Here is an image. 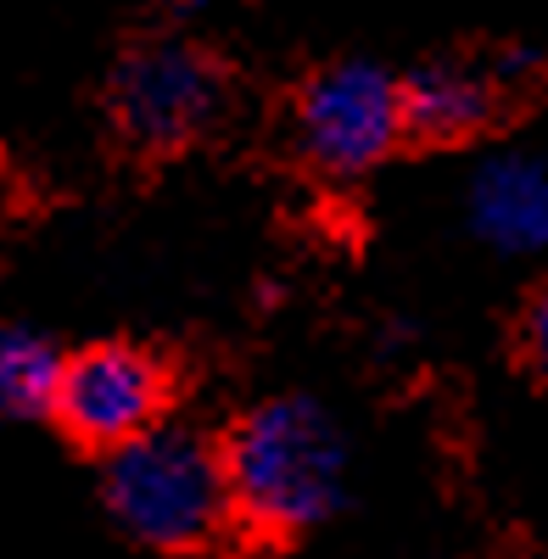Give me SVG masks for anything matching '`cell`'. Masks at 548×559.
<instances>
[{"mask_svg": "<svg viewBox=\"0 0 548 559\" xmlns=\"http://www.w3.org/2000/svg\"><path fill=\"white\" fill-rule=\"evenodd\" d=\"M224 476L236 521L297 537L347 503V437L313 397H269L224 437Z\"/></svg>", "mask_w": 548, "mask_h": 559, "instance_id": "1", "label": "cell"}, {"mask_svg": "<svg viewBox=\"0 0 548 559\" xmlns=\"http://www.w3.org/2000/svg\"><path fill=\"white\" fill-rule=\"evenodd\" d=\"M107 509L146 548H202L236 521L224 448L191 426H157L107 453Z\"/></svg>", "mask_w": 548, "mask_h": 559, "instance_id": "2", "label": "cell"}, {"mask_svg": "<svg viewBox=\"0 0 548 559\" xmlns=\"http://www.w3.org/2000/svg\"><path fill=\"white\" fill-rule=\"evenodd\" d=\"M297 152L336 179H358L381 168L408 134L403 118V79L381 62H331L297 90L291 112Z\"/></svg>", "mask_w": 548, "mask_h": 559, "instance_id": "3", "label": "cell"}, {"mask_svg": "<svg viewBox=\"0 0 548 559\" xmlns=\"http://www.w3.org/2000/svg\"><path fill=\"white\" fill-rule=\"evenodd\" d=\"M107 102L141 152H179L224 112V73L191 39H146L118 57Z\"/></svg>", "mask_w": 548, "mask_h": 559, "instance_id": "4", "label": "cell"}, {"mask_svg": "<svg viewBox=\"0 0 548 559\" xmlns=\"http://www.w3.org/2000/svg\"><path fill=\"white\" fill-rule=\"evenodd\" d=\"M168 408V369L123 342H102L79 358H62V381L51 414L84 448H118L152 431Z\"/></svg>", "mask_w": 548, "mask_h": 559, "instance_id": "5", "label": "cell"}, {"mask_svg": "<svg viewBox=\"0 0 548 559\" xmlns=\"http://www.w3.org/2000/svg\"><path fill=\"white\" fill-rule=\"evenodd\" d=\"M465 224L498 258L548 252V157L543 152H492L465 185Z\"/></svg>", "mask_w": 548, "mask_h": 559, "instance_id": "6", "label": "cell"}, {"mask_svg": "<svg viewBox=\"0 0 548 559\" xmlns=\"http://www.w3.org/2000/svg\"><path fill=\"white\" fill-rule=\"evenodd\" d=\"M498 112V68L476 62H426L403 79V118L415 140L460 146L481 134Z\"/></svg>", "mask_w": 548, "mask_h": 559, "instance_id": "7", "label": "cell"}, {"mask_svg": "<svg viewBox=\"0 0 548 559\" xmlns=\"http://www.w3.org/2000/svg\"><path fill=\"white\" fill-rule=\"evenodd\" d=\"M62 381V353L28 324H0V414L34 419L51 414Z\"/></svg>", "mask_w": 548, "mask_h": 559, "instance_id": "8", "label": "cell"}, {"mask_svg": "<svg viewBox=\"0 0 548 559\" xmlns=\"http://www.w3.org/2000/svg\"><path fill=\"white\" fill-rule=\"evenodd\" d=\"M526 358L548 376V286L532 297V308H526Z\"/></svg>", "mask_w": 548, "mask_h": 559, "instance_id": "9", "label": "cell"}, {"mask_svg": "<svg viewBox=\"0 0 548 559\" xmlns=\"http://www.w3.org/2000/svg\"><path fill=\"white\" fill-rule=\"evenodd\" d=\"M179 12H213V7H224V0H174Z\"/></svg>", "mask_w": 548, "mask_h": 559, "instance_id": "10", "label": "cell"}]
</instances>
